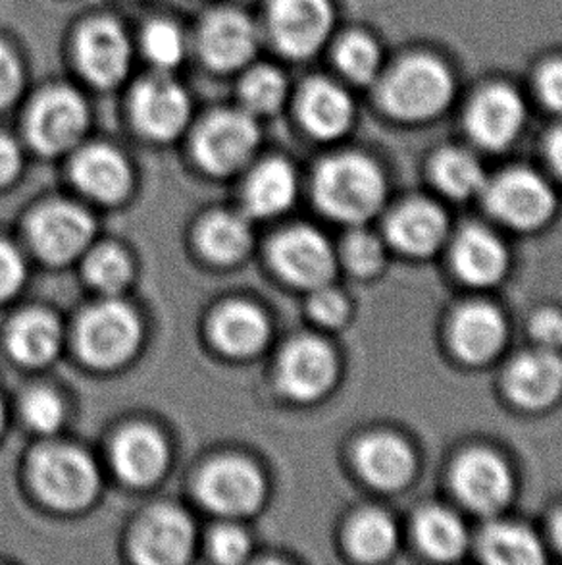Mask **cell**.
I'll return each mask as SVG.
<instances>
[{"mask_svg": "<svg viewBox=\"0 0 562 565\" xmlns=\"http://www.w3.org/2000/svg\"><path fill=\"white\" fill-rule=\"evenodd\" d=\"M455 95L451 70L430 54H411L381 79L380 105L403 122H424L441 115Z\"/></svg>", "mask_w": 562, "mask_h": 565, "instance_id": "6da1fadb", "label": "cell"}, {"mask_svg": "<svg viewBox=\"0 0 562 565\" xmlns=\"http://www.w3.org/2000/svg\"><path fill=\"white\" fill-rule=\"evenodd\" d=\"M314 191L324 213L355 224L368 221L380 209L386 182L370 159L339 154L320 167Z\"/></svg>", "mask_w": 562, "mask_h": 565, "instance_id": "7a4b0ae2", "label": "cell"}, {"mask_svg": "<svg viewBox=\"0 0 562 565\" xmlns=\"http://www.w3.org/2000/svg\"><path fill=\"white\" fill-rule=\"evenodd\" d=\"M31 481L46 504L77 510L99 490V473L84 451L72 446H43L31 458Z\"/></svg>", "mask_w": 562, "mask_h": 565, "instance_id": "3957f363", "label": "cell"}, {"mask_svg": "<svg viewBox=\"0 0 562 565\" xmlns=\"http://www.w3.org/2000/svg\"><path fill=\"white\" fill-rule=\"evenodd\" d=\"M139 332V319L130 307L107 301L82 317L77 350L93 367H116L136 352Z\"/></svg>", "mask_w": 562, "mask_h": 565, "instance_id": "277c9868", "label": "cell"}, {"mask_svg": "<svg viewBox=\"0 0 562 565\" xmlns=\"http://www.w3.org/2000/svg\"><path fill=\"white\" fill-rule=\"evenodd\" d=\"M489 211L515 228H538L555 209V195L530 170H510L487 188Z\"/></svg>", "mask_w": 562, "mask_h": 565, "instance_id": "5b68a950", "label": "cell"}, {"mask_svg": "<svg viewBox=\"0 0 562 565\" xmlns=\"http://www.w3.org/2000/svg\"><path fill=\"white\" fill-rule=\"evenodd\" d=\"M259 126L245 113H218L206 120L195 143L197 159L213 174L241 169L259 146Z\"/></svg>", "mask_w": 562, "mask_h": 565, "instance_id": "8992f818", "label": "cell"}, {"mask_svg": "<svg viewBox=\"0 0 562 565\" xmlns=\"http://www.w3.org/2000/svg\"><path fill=\"white\" fill-rule=\"evenodd\" d=\"M329 0H274L270 23L275 43L293 58L318 53L334 28Z\"/></svg>", "mask_w": 562, "mask_h": 565, "instance_id": "52a82bcc", "label": "cell"}, {"mask_svg": "<svg viewBox=\"0 0 562 565\" xmlns=\"http://www.w3.org/2000/svg\"><path fill=\"white\" fill-rule=\"evenodd\" d=\"M198 497L206 508L224 515H245L259 508L264 482L257 467L239 458H221L198 479Z\"/></svg>", "mask_w": 562, "mask_h": 565, "instance_id": "ba28073f", "label": "cell"}, {"mask_svg": "<svg viewBox=\"0 0 562 565\" xmlns=\"http://www.w3.org/2000/svg\"><path fill=\"white\" fill-rule=\"evenodd\" d=\"M89 113L84 99L72 89L56 87L35 103L30 116V139L37 151H66L85 134Z\"/></svg>", "mask_w": 562, "mask_h": 565, "instance_id": "9c48e42d", "label": "cell"}, {"mask_svg": "<svg viewBox=\"0 0 562 565\" xmlns=\"http://www.w3.org/2000/svg\"><path fill=\"white\" fill-rule=\"evenodd\" d=\"M30 236L43 259L56 265L68 263L89 244L91 216L72 203L54 201L31 216Z\"/></svg>", "mask_w": 562, "mask_h": 565, "instance_id": "30bf717a", "label": "cell"}, {"mask_svg": "<svg viewBox=\"0 0 562 565\" xmlns=\"http://www.w3.org/2000/svg\"><path fill=\"white\" fill-rule=\"evenodd\" d=\"M525 103L509 85L495 84L474 97L466 113V130L486 149L510 146L522 130Z\"/></svg>", "mask_w": 562, "mask_h": 565, "instance_id": "8fae6325", "label": "cell"}, {"mask_svg": "<svg viewBox=\"0 0 562 565\" xmlns=\"http://www.w3.org/2000/svg\"><path fill=\"white\" fill-rule=\"evenodd\" d=\"M274 265L289 282L303 288L326 286L334 276V252L326 237L309 226L288 230L275 239Z\"/></svg>", "mask_w": 562, "mask_h": 565, "instance_id": "7c38bea8", "label": "cell"}, {"mask_svg": "<svg viewBox=\"0 0 562 565\" xmlns=\"http://www.w3.org/2000/svg\"><path fill=\"white\" fill-rule=\"evenodd\" d=\"M193 525L185 513L160 505L144 515L133 539L139 564H183L193 551Z\"/></svg>", "mask_w": 562, "mask_h": 565, "instance_id": "4fadbf2b", "label": "cell"}, {"mask_svg": "<svg viewBox=\"0 0 562 565\" xmlns=\"http://www.w3.org/2000/svg\"><path fill=\"white\" fill-rule=\"evenodd\" d=\"M337 375V361L329 345L318 338H296L280 360V384L295 399L322 396Z\"/></svg>", "mask_w": 562, "mask_h": 565, "instance_id": "5bb4252c", "label": "cell"}, {"mask_svg": "<svg viewBox=\"0 0 562 565\" xmlns=\"http://www.w3.org/2000/svg\"><path fill=\"white\" fill-rule=\"evenodd\" d=\"M130 43L118 23L97 20L79 31L77 61L93 84L112 87L122 82L130 70Z\"/></svg>", "mask_w": 562, "mask_h": 565, "instance_id": "9a60e30c", "label": "cell"}, {"mask_svg": "<svg viewBox=\"0 0 562 565\" xmlns=\"http://www.w3.org/2000/svg\"><path fill=\"white\" fill-rule=\"evenodd\" d=\"M455 489L472 510L495 513L510 498L509 467L491 451H468L456 463Z\"/></svg>", "mask_w": 562, "mask_h": 565, "instance_id": "2e32d148", "label": "cell"}, {"mask_svg": "<svg viewBox=\"0 0 562 565\" xmlns=\"http://www.w3.org/2000/svg\"><path fill=\"white\" fill-rule=\"evenodd\" d=\"M139 130L154 139H172L190 120V99L180 85L167 77H149L139 85L133 99Z\"/></svg>", "mask_w": 562, "mask_h": 565, "instance_id": "e0dca14e", "label": "cell"}, {"mask_svg": "<svg viewBox=\"0 0 562 565\" xmlns=\"http://www.w3.org/2000/svg\"><path fill=\"white\" fill-rule=\"evenodd\" d=\"M203 56L213 68L228 72L241 68L257 51V31L247 15L224 10L210 15L201 35Z\"/></svg>", "mask_w": 562, "mask_h": 565, "instance_id": "ac0fdd59", "label": "cell"}, {"mask_svg": "<svg viewBox=\"0 0 562 565\" xmlns=\"http://www.w3.org/2000/svg\"><path fill=\"white\" fill-rule=\"evenodd\" d=\"M507 388L522 407H545L561 394L562 361L549 350L525 353L510 365Z\"/></svg>", "mask_w": 562, "mask_h": 565, "instance_id": "d6986e66", "label": "cell"}, {"mask_svg": "<svg viewBox=\"0 0 562 565\" xmlns=\"http://www.w3.org/2000/svg\"><path fill=\"white\" fill-rule=\"evenodd\" d=\"M112 459L123 481L147 487L164 473L167 466V448L154 428L138 425L123 430L116 438Z\"/></svg>", "mask_w": 562, "mask_h": 565, "instance_id": "ffe728a7", "label": "cell"}, {"mask_svg": "<svg viewBox=\"0 0 562 565\" xmlns=\"http://www.w3.org/2000/svg\"><path fill=\"white\" fill-rule=\"evenodd\" d=\"M301 118L304 128L320 139H335L349 130L355 107L349 95L339 85L314 79L301 95Z\"/></svg>", "mask_w": 562, "mask_h": 565, "instance_id": "44dd1931", "label": "cell"}, {"mask_svg": "<svg viewBox=\"0 0 562 565\" xmlns=\"http://www.w3.org/2000/svg\"><path fill=\"white\" fill-rule=\"evenodd\" d=\"M507 327L501 313L487 303H472L456 315L453 344L463 360L484 363L501 350Z\"/></svg>", "mask_w": 562, "mask_h": 565, "instance_id": "7402d4cb", "label": "cell"}, {"mask_svg": "<svg viewBox=\"0 0 562 565\" xmlns=\"http://www.w3.org/2000/svg\"><path fill=\"white\" fill-rule=\"evenodd\" d=\"M357 466L370 484L378 489L393 490L411 479L414 456L411 448L397 436L376 435L358 446Z\"/></svg>", "mask_w": 562, "mask_h": 565, "instance_id": "603a6c76", "label": "cell"}, {"mask_svg": "<svg viewBox=\"0 0 562 565\" xmlns=\"http://www.w3.org/2000/svg\"><path fill=\"white\" fill-rule=\"evenodd\" d=\"M76 184L99 201L122 199L131 184V172L122 154L112 147L93 146L74 162Z\"/></svg>", "mask_w": 562, "mask_h": 565, "instance_id": "cb8c5ba5", "label": "cell"}, {"mask_svg": "<svg viewBox=\"0 0 562 565\" xmlns=\"http://www.w3.org/2000/svg\"><path fill=\"white\" fill-rule=\"evenodd\" d=\"M507 249L499 237L482 226H471L458 236L455 265L461 278L474 286L499 282L507 270Z\"/></svg>", "mask_w": 562, "mask_h": 565, "instance_id": "d4e9b609", "label": "cell"}, {"mask_svg": "<svg viewBox=\"0 0 562 565\" xmlns=\"http://www.w3.org/2000/svg\"><path fill=\"white\" fill-rule=\"evenodd\" d=\"M447 232V221L437 206L412 201L389 218L391 244L409 255H428L440 247Z\"/></svg>", "mask_w": 562, "mask_h": 565, "instance_id": "484cf974", "label": "cell"}, {"mask_svg": "<svg viewBox=\"0 0 562 565\" xmlns=\"http://www.w3.org/2000/svg\"><path fill=\"white\" fill-rule=\"evenodd\" d=\"M267 317L259 307L231 301L221 307L213 321V338L221 352L229 355H251L267 344Z\"/></svg>", "mask_w": 562, "mask_h": 565, "instance_id": "4316f807", "label": "cell"}, {"mask_svg": "<svg viewBox=\"0 0 562 565\" xmlns=\"http://www.w3.org/2000/svg\"><path fill=\"white\" fill-rule=\"evenodd\" d=\"M8 350L30 367L45 365L61 348V327L53 315L31 309L18 315L8 329Z\"/></svg>", "mask_w": 562, "mask_h": 565, "instance_id": "83f0119b", "label": "cell"}, {"mask_svg": "<svg viewBox=\"0 0 562 565\" xmlns=\"http://www.w3.org/2000/svg\"><path fill=\"white\" fill-rule=\"evenodd\" d=\"M295 174L285 161H267L252 172L245 190L249 213L272 216L285 211L295 199Z\"/></svg>", "mask_w": 562, "mask_h": 565, "instance_id": "f1b7e54d", "label": "cell"}, {"mask_svg": "<svg viewBox=\"0 0 562 565\" xmlns=\"http://www.w3.org/2000/svg\"><path fill=\"white\" fill-rule=\"evenodd\" d=\"M479 548L495 565H533L543 562L541 544L533 533L520 525L495 523L484 531Z\"/></svg>", "mask_w": 562, "mask_h": 565, "instance_id": "f546056e", "label": "cell"}, {"mask_svg": "<svg viewBox=\"0 0 562 565\" xmlns=\"http://www.w3.org/2000/svg\"><path fill=\"white\" fill-rule=\"evenodd\" d=\"M417 539L428 556L441 562H451L463 556L466 548L463 523L453 513L441 508H428L420 513L417 520Z\"/></svg>", "mask_w": 562, "mask_h": 565, "instance_id": "4dcf8cb0", "label": "cell"}, {"mask_svg": "<svg viewBox=\"0 0 562 565\" xmlns=\"http://www.w3.org/2000/svg\"><path fill=\"white\" fill-rule=\"evenodd\" d=\"M198 245L206 257L218 263H234L249 249L251 232L247 222L237 214H213L201 226Z\"/></svg>", "mask_w": 562, "mask_h": 565, "instance_id": "1f68e13d", "label": "cell"}, {"mask_svg": "<svg viewBox=\"0 0 562 565\" xmlns=\"http://www.w3.org/2000/svg\"><path fill=\"white\" fill-rule=\"evenodd\" d=\"M433 180L451 198H471L486 188L479 162L463 149L441 151L432 164Z\"/></svg>", "mask_w": 562, "mask_h": 565, "instance_id": "d6a6232c", "label": "cell"}, {"mask_svg": "<svg viewBox=\"0 0 562 565\" xmlns=\"http://www.w3.org/2000/svg\"><path fill=\"white\" fill-rule=\"evenodd\" d=\"M349 544L358 559L381 562L396 551V523L386 513H360L350 527Z\"/></svg>", "mask_w": 562, "mask_h": 565, "instance_id": "836d02e7", "label": "cell"}, {"mask_svg": "<svg viewBox=\"0 0 562 565\" xmlns=\"http://www.w3.org/2000/svg\"><path fill=\"white\" fill-rule=\"evenodd\" d=\"M335 64L353 84H374L380 76V45L365 33H349L335 49Z\"/></svg>", "mask_w": 562, "mask_h": 565, "instance_id": "e575fe53", "label": "cell"}, {"mask_svg": "<svg viewBox=\"0 0 562 565\" xmlns=\"http://www.w3.org/2000/svg\"><path fill=\"white\" fill-rule=\"evenodd\" d=\"M288 93V82L274 68L252 70L241 85L245 105L257 115H270L281 107Z\"/></svg>", "mask_w": 562, "mask_h": 565, "instance_id": "d590c367", "label": "cell"}, {"mask_svg": "<svg viewBox=\"0 0 562 565\" xmlns=\"http://www.w3.org/2000/svg\"><path fill=\"white\" fill-rule=\"evenodd\" d=\"M85 276L99 290H120L130 280V260L115 245H102L85 260Z\"/></svg>", "mask_w": 562, "mask_h": 565, "instance_id": "8d00e7d4", "label": "cell"}, {"mask_svg": "<svg viewBox=\"0 0 562 565\" xmlns=\"http://www.w3.org/2000/svg\"><path fill=\"white\" fill-rule=\"evenodd\" d=\"M144 53L159 68H174L182 62L185 45L182 31L174 23L154 22L147 28L143 38Z\"/></svg>", "mask_w": 562, "mask_h": 565, "instance_id": "74e56055", "label": "cell"}, {"mask_svg": "<svg viewBox=\"0 0 562 565\" xmlns=\"http://www.w3.org/2000/svg\"><path fill=\"white\" fill-rule=\"evenodd\" d=\"M23 417L39 433H54L64 419V409L58 396L46 388L31 390L23 397Z\"/></svg>", "mask_w": 562, "mask_h": 565, "instance_id": "f35d334b", "label": "cell"}, {"mask_svg": "<svg viewBox=\"0 0 562 565\" xmlns=\"http://www.w3.org/2000/svg\"><path fill=\"white\" fill-rule=\"evenodd\" d=\"M345 259L353 273L370 276L383 265V247L380 239L368 232H355L345 244Z\"/></svg>", "mask_w": 562, "mask_h": 565, "instance_id": "ab89813d", "label": "cell"}, {"mask_svg": "<svg viewBox=\"0 0 562 565\" xmlns=\"http://www.w3.org/2000/svg\"><path fill=\"white\" fill-rule=\"evenodd\" d=\"M249 539L245 535L241 529L226 527L216 529L210 539V551H213L214 558L221 562V564H239L247 558L249 554Z\"/></svg>", "mask_w": 562, "mask_h": 565, "instance_id": "60d3db41", "label": "cell"}, {"mask_svg": "<svg viewBox=\"0 0 562 565\" xmlns=\"http://www.w3.org/2000/svg\"><path fill=\"white\" fill-rule=\"evenodd\" d=\"M311 313L316 321L326 324V327H337L342 324L345 315H347V303L342 294L320 286L311 298Z\"/></svg>", "mask_w": 562, "mask_h": 565, "instance_id": "b9f144b4", "label": "cell"}, {"mask_svg": "<svg viewBox=\"0 0 562 565\" xmlns=\"http://www.w3.org/2000/svg\"><path fill=\"white\" fill-rule=\"evenodd\" d=\"M23 278L25 267L20 253L7 242H0V301L14 296L15 291L20 290Z\"/></svg>", "mask_w": 562, "mask_h": 565, "instance_id": "7bdbcfd3", "label": "cell"}, {"mask_svg": "<svg viewBox=\"0 0 562 565\" xmlns=\"http://www.w3.org/2000/svg\"><path fill=\"white\" fill-rule=\"evenodd\" d=\"M22 66L15 54L0 43V108L8 107L22 89Z\"/></svg>", "mask_w": 562, "mask_h": 565, "instance_id": "ee69618b", "label": "cell"}, {"mask_svg": "<svg viewBox=\"0 0 562 565\" xmlns=\"http://www.w3.org/2000/svg\"><path fill=\"white\" fill-rule=\"evenodd\" d=\"M538 93L553 113L562 115V58L541 66L538 72Z\"/></svg>", "mask_w": 562, "mask_h": 565, "instance_id": "f6af8a7d", "label": "cell"}, {"mask_svg": "<svg viewBox=\"0 0 562 565\" xmlns=\"http://www.w3.org/2000/svg\"><path fill=\"white\" fill-rule=\"evenodd\" d=\"M532 334L545 348L562 344V315L556 311H541L532 321Z\"/></svg>", "mask_w": 562, "mask_h": 565, "instance_id": "bcb514c9", "label": "cell"}, {"mask_svg": "<svg viewBox=\"0 0 562 565\" xmlns=\"http://www.w3.org/2000/svg\"><path fill=\"white\" fill-rule=\"evenodd\" d=\"M22 154L12 139L0 136V185L8 184L18 174Z\"/></svg>", "mask_w": 562, "mask_h": 565, "instance_id": "7dc6e473", "label": "cell"}, {"mask_svg": "<svg viewBox=\"0 0 562 565\" xmlns=\"http://www.w3.org/2000/svg\"><path fill=\"white\" fill-rule=\"evenodd\" d=\"M549 159L553 162L556 172L562 177V124L551 131L548 141Z\"/></svg>", "mask_w": 562, "mask_h": 565, "instance_id": "c3c4849f", "label": "cell"}, {"mask_svg": "<svg viewBox=\"0 0 562 565\" xmlns=\"http://www.w3.org/2000/svg\"><path fill=\"white\" fill-rule=\"evenodd\" d=\"M553 531H555V539L559 546L562 548V512L556 515L555 525H553Z\"/></svg>", "mask_w": 562, "mask_h": 565, "instance_id": "681fc988", "label": "cell"}, {"mask_svg": "<svg viewBox=\"0 0 562 565\" xmlns=\"http://www.w3.org/2000/svg\"><path fill=\"white\" fill-rule=\"evenodd\" d=\"M0 428H2V404H0Z\"/></svg>", "mask_w": 562, "mask_h": 565, "instance_id": "f907efd6", "label": "cell"}]
</instances>
